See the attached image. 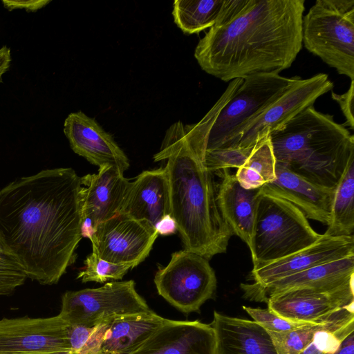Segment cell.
I'll return each mask as SVG.
<instances>
[{
    "label": "cell",
    "instance_id": "cell-1",
    "mask_svg": "<svg viewBox=\"0 0 354 354\" xmlns=\"http://www.w3.org/2000/svg\"><path fill=\"white\" fill-rule=\"evenodd\" d=\"M81 177L70 167L48 169L0 189V237L28 278L58 283L82 238Z\"/></svg>",
    "mask_w": 354,
    "mask_h": 354
},
{
    "label": "cell",
    "instance_id": "cell-2",
    "mask_svg": "<svg viewBox=\"0 0 354 354\" xmlns=\"http://www.w3.org/2000/svg\"><path fill=\"white\" fill-rule=\"evenodd\" d=\"M304 0H245L232 17L212 26L194 57L224 82L290 68L302 48Z\"/></svg>",
    "mask_w": 354,
    "mask_h": 354
},
{
    "label": "cell",
    "instance_id": "cell-3",
    "mask_svg": "<svg viewBox=\"0 0 354 354\" xmlns=\"http://www.w3.org/2000/svg\"><path fill=\"white\" fill-rule=\"evenodd\" d=\"M153 160H167L170 215L184 250L207 260L225 252L233 233L218 209L212 172L190 147L181 122L167 130Z\"/></svg>",
    "mask_w": 354,
    "mask_h": 354
},
{
    "label": "cell",
    "instance_id": "cell-4",
    "mask_svg": "<svg viewBox=\"0 0 354 354\" xmlns=\"http://www.w3.org/2000/svg\"><path fill=\"white\" fill-rule=\"evenodd\" d=\"M276 165L306 180L335 188L354 155V136L333 116L313 106L269 136Z\"/></svg>",
    "mask_w": 354,
    "mask_h": 354
},
{
    "label": "cell",
    "instance_id": "cell-5",
    "mask_svg": "<svg viewBox=\"0 0 354 354\" xmlns=\"http://www.w3.org/2000/svg\"><path fill=\"white\" fill-rule=\"evenodd\" d=\"M321 235L313 230L305 214L295 205L261 191L249 247L252 269L306 248Z\"/></svg>",
    "mask_w": 354,
    "mask_h": 354
},
{
    "label": "cell",
    "instance_id": "cell-6",
    "mask_svg": "<svg viewBox=\"0 0 354 354\" xmlns=\"http://www.w3.org/2000/svg\"><path fill=\"white\" fill-rule=\"evenodd\" d=\"M302 45L354 80V0H317L303 16Z\"/></svg>",
    "mask_w": 354,
    "mask_h": 354
},
{
    "label": "cell",
    "instance_id": "cell-7",
    "mask_svg": "<svg viewBox=\"0 0 354 354\" xmlns=\"http://www.w3.org/2000/svg\"><path fill=\"white\" fill-rule=\"evenodd\" d=\"M296 77L260 73L243 78L232 97L216 113L207 136L205 152L228 147L245 125L277 99Z\"/></svg>",
    "mask_w": 354,
    "mask_h": 354
},
{
    "label": "cell",
    "instance_id": "cell-8",
    "mask_svg": "<svg viewBox=\"0 0 354 354\" xmlns=\"http://www.w3.org/2000/svg\"><path fill=\"white\" fill-rule=\"evenodd\" d=\"M208 261L186 250L172 253L154 277L159 295L185 314L199 312L216 289V274Z\"/></svg>",
    "mask_w": 354,
    "mask_h": 354
},
{
    "label": "cell",
    "instance_id": "cell-9",
    "mask_svg": "<svg viewBox=\"0 0 354 354\" xmlns=\"http://www.w3.org/2000/svg\"><path fill=\"white\" fill-rule=\"evenodd\" d=\"M150 310L133 280L111 281L97 288L67 291L59 315L69 324L93 327L108 318Z\"/></svg>",
    "mask_w": 354,
    "mask_h": 354
},
{
    "label": "cell",
    "instance_id": "cell-10",
    "mask_svg": "<svg viewBox=\"0 0 354 354\" xmlns=\"http://www.w3.org/2000/svg\"><path fill=\"white\" fill-rule=\"evenodd\" d=\"M333 88L325 73L307 79L297 77L277 99L245 125L228 147H254Z\"/></svg>",
    "mask_w": 354,
    "mask_h": 354
},
{
    "label": "cell",
    "instance_id": "cell-11",
    "mask_svg": "<svg viewBox=\"0 0 354 354\" xmlns=\"http://www.w3.org/2000/svg\"><path fill=\"white\" fill-rule=\"evenodd\" d=\"M158 236L148 222L118 214L96 225L89 239L97 257L133 268L148 257Z\"/></svg>",
    "mask_w": 354,
    "mask_h": 354
},
{
    "label": "cell",
    "instance_id": "cell-12",
    "mask_svg": "<svg viewBox=\"0 0 354 354\" xmlns=\"http://www.w3.org/2000/svg\"><path fill=\"white\" fill-rule=\"evenodd\" d=\"M69 324L59 314L49 317L0 319V354H70Z\"/></svg>",
    "mask_w": 354,
    "mask_h": 354
},
{
    "label": "cell",
    "instance_id": "cell-13",
    "mask_svg": "<svg viewBox=\"0 0 354 354\" xmlns=\"http://www.w3.org/2000/svg\"><path fill=\"white\" fill-rule=\"evenodd\" d=\"M272 312L297 322L317 324L354 304L353 279L330 289H295L272 295L265 301Z\"/></svg>",
    "mask_w": 354,
    "mask_h": 354
},
{
    "label": "cell",
    "instance_id": "cell-14",
    "mask_svg": "<svg viewBox=\"0 0 354 354\" xmlns=\"http://www.w3.org/2000/svg\"><path fill=\"white\" fill-rule=\"evenodd\" d=\"M354 255V238L323 234L314 243L250 272L252 284L263 286L312 267Z\"/></svg>",
    "mask_w": 354,
    "mask_h": 354
},
{
    "label": "cell",
    "instance_id": "cell-15",
    "mask_svg": "<svg viewBox=\"0 0 354 354\" xmlns=\"http://www.w3.org/2000/svg\"><path fill=\"white\" fill-rule=\"evenodd\" d=\"M64 133L72 150L90 163L99 167L113 166L123 173L129 169V158L113 136L82 111L68 115Z\"/></svg>",
    "mask_w": 354,
    "mask_h": 354
},
{
    "label": "cell",
    "instance_id": "cell-16",
    "mask_svg": "<svg viewBox=\"0 0 354 354\" xmlns=\"http://www.w3.org/2000/svg\"><path fill=\"white\" fill-rule=\"evenodd\" d=\"M129 183L124 173L113 166L99 167L97 174L81 177L80 198L83 221H88L94 229L118 214Z\"/></svg>",
    "mask_w": 354,
    "mask_h": 354
},
{
    "label": "cell",
    "instance_id": "cell-17",
    "mask_svg": "<svg viewBox=\"0 0 354 354\" xmlns=\"http://www.w3.org/2000/svg\"><path fill=\"white\" fill-rule=\"evenodd\" d=\"M129 354H215L214 332L210 324L198 320L166 319Z\"/></svg>",
    "mask_w": 354,
    "mask_h": 354
},
{
    "label": "cell",
    "instance_id": "cell-18",
    "mask_svg": "<svg viewBox=\"0 0 354 354\" xmlns=\"http://www.w3.org/2000/svg\"><path fill=\"white\" fill-rule=\"evenodd\" d=\"M354 277V255L316 266L263 286L241 284L245 297L265 301L272 295L295 289H330L342 286Z\"/></svg>",
    "mask_w": 354,
    "mask_h": 354
},
{
    "label": "cell",
    "instance_id": "cell-19",
    "mask_svg": "<svg viewBox=\"0 0 354 354\" xmlns=\"http://www.w3.org/2000/svg\"><path fill=\"white\" fill-rule=\"evenodd\" d=\"M335 189L312 183L276 165L274 180L263 185L261 191L290 202L306 218L328 225Z\"/></svg>",
    "mask_w": 354,
    "mask_h": 354
},
{
    "label": "cell",
    "instance_id": "cell-20",
    "mask_svg": "<svg viewBox=\"0 0 354 354\" xmlns=\"http://www.w3.org/2000/svg\"><path fill=\"white\" fill-rule=\"evenodd\" d=\"M119 214L145 221L154 227L162 217L170 214L165 167L144 171L130 182Z\"/></svg>",
    "mask_w": 354,
    "mask_h": 354
},
{
    "label": "cell",
    "instance_id": "cell-21",
    "mask_svg": "<svg viewBox=\"0 0 354 354\" xmlns=\"http://www.w3.org/2000/svg\"><path fill=\"white\" fill-rule=\"evenodd\" d=\"M215 354H277L268 332L254 321L214 312Z\"/></svg>",
    "mask_w": 354,
    "mask_h": 354
},
{
    "label": "cell",
    "instance_id": "cell-22",
    "mask_svg": "<svg viewBox=\"0 0 354 354\" xmlns=\"http://www.w3.org/2000/svg\"><path fill=\"white\" fill-rule=\"evenodd\" d=\"M219 172L221 180L216 191L218 209L233 234L250 247L261 187L246 189L228 169Z\"/></svg>",
    "mask_w": 354,
    "mask_h": 354
},
{
    "label": "cell",
    "instance_id": "cell-23",
    "mask_svg": "<svg viewBox=\"0 0 354 354\" xmlns=\"http://www.w3.org/2000/svg\"><path fill=\"white\" fill-rule=\"evenodd\" d=\"M165 320L151 309L106 319L99 354H129Z\"/></svg>",
    "mask_w": 354,
    "mask_h": 354
},
{
    "label": "cell",
    "instance_id": "cell-24",
    "mask_svg": "<svg viewBox=\"0 0 354 354\" xmlns=\"http://www.w3.org/2000/svg\"><path fill=\"white\" fill-rule=\"evenodd\" d=\"M354 230V155L338 181L332 202L330 220L325 234L353 236Z\"/></svg>",
    "mask_w": 354,
    "mask_h": 354
},
{
    "label": "cell",
    "instance_id": "cell-25",
    "mask_svg": "<svg viewBox=\"0 0 354 354\" xmlns=\"http://www.w3.org/2000/svg\"><path fill=\"white\" fill-rule=\"evenodd\" d=\"M225 0H176L172 15L174 22L188 35L213 26L219 17Z\"/></svg>",
    "mask_w": 354,
    "mask_h": 354
},
{
    "label": "cell",
    "instance_id": "cell-26",
    "mask_svg": "<svg viewBox=\"0 0 354 354\" xmlns=\"http://www.w3.org/2000/svg\"><path fill=\"white\" fill-rule=\"evenodd\" d=\"M275 158L269 138L258 142L235 178L246 189H257L275 178Z\"/></svg>",
    "mask_w": 354,
    "mask_h": 354
},
{
    "label": "cell",
    "instance_id": "cell-27",
    "mask_svg": "<svg viewBox=\"0 0 354 354\" xmlns=\"http://www.w3.org/2000/svg\"><path fill=\"white\" fill-rule=\"evenodd\" d=\"M342 310L335 313L327 320L320 323L309 324L288 331H268L277 353H301L313 342L315 333L324 328Z\"/></svg>",
    "mask_w": 354,
    "mask_h": 354
},
{
    "label": "cell",
    "instance_id": "cell-28",
    "mask_svg": "<svg viewBox=\"0 0 354 354\" xmlns=\"http://www.w3.org/2000/svg\"><path fill=\"white\" fill-rule=\"evenodd\" d=\"M105 321L93 327L69 324L67 342L70 354H99Z\"/></svg>",
    "mask_w": 354,
    "mask_h": 354
},
{
    "label": "cell",
    "instance_id": "cell-29",
    "mask_svg": "<svg viewBox=\"0 0 354 354\" xmlns=\"http://www.w3.org/2000/svg\"><path fill=\"white\" fill-rule=\"evenodd\" d=\"M84 266L77 277L82 283H104L109 280L122 279L128 270L133 268L131 265L109 262L93 252L86 258Z\"/></svg>",
    "mask_w": 354,
    "mask_h": 354
},
{
    "label": "cell",
    "instance_id": "cell-30",
    "mask_svg": "<svg viewBox=\"0 0 354 354\" xmlns=\"http://www.w3.org/2000/svg\"><path fill=\"white\" fill-rule=\"evenodd\" d=\"M27 278L23 268L0 237V296L11 295Z\"/></svg>",
    "mask_w": 354,
    "mask_h": 354
},
{
    "label": "cell",
    "instance_id": "cell-31",
    "mask_svg": "<svg viewBox=\"0 0 354 354\" xmlns=\"http://www.w3.org/2000/svg\"><path fill=\"white\" fill-rule=\"evenodd\" d=\"M254 148L227 147L207 151L203 162L212 173L230 168L238 169L244 164Z\"/></svg>",
    "mask_w": 354,
    "mask_h": 354
},
{
    "label": "cell",
    "instance_id": "cell-32",
    "mask_svg": "<svg viewBox=\"0 0 354 354\" xmlns=\"http://www.w3.org/2000/svg\"><path fill=\"white\" fill-rule=\"evenodd\" d=\"M243 309L267 331L283 332L312 323L293 321L284 318L268 308L243 306Z\"/></svg>",
    "mask_w": 354,
    "mask_h": 354
},
{
    "label": "cell",
    "instance_id": "cell-33",
    "mask_svg": "<svg viewBox=\"0 0 354 354\" xmlns=\"http://www.w3.org/2000/svg\"><path fill=\"white\" fill-rule=\"evenodd\" d=\"M331 97L339 104L340 109L346 118V124L353 129L354 80H351L350 86L345 93L342 94H337L334 91H332Z\"/></svg>",
    "mask_w": 354,
    "mask_h": 354
},
{
    "label": "cell",
    "instance_id": "cell-34",
    "mask_svg": "<svg viewBox=\"0 0 354 354\" xmlns=\"http://www.w3.org/2000/svg\"><path fill=\"white\" fill-rule=\"evenodd\" d=\"M51 1L50 0H29V1H8L3 0V6L8 10L15 9H25L26 12H36L44 8Z\"/></svg>",
    "mask_w": 354,
    "mask_h": 354
},
{
    "label": "cell",
    "instance_id": "cell-35",
    "mask_svg": "<svg viewBox=\"0 0 354 354\" xmlns=\"http://www.w3.org/2000/svg\"><path fill=\"white\" fill-rule=\"evenodd\" d=\"M155 228L158 234L167 236L177 231L176 223L170 214L162 217L156 225Z\"/></svg>",
    "mask_w": 354,
    "mask_h": 354
},
{
    "label": "cell",
    "instance_id": "cell-36",
    "mask_svg": "<svg viewBox=\"0 0 354 354\" xmlns=\"http://www.w3.org/2000/svg\"><path fill=\"white\" fill-rule=\"evenodd\" d=\"M11 60L10 48L3 46L0 48V83L3 82L2 75L10 68Z\"/></svg>",
    "mask_w": 354,
    "mask_h": 354
},
{
    "label": "cell",
    "instance_id": "cell-37",
    "mask_svg": "<svg viewBox=\"0 0 354 354\" xmlns=\"http://www.w3.org/2000/svg\"><path fill=\"white\" fill-rule=\"evenodd\" d=\"M333 354H354V332L349 334Z\"/></svg>",
    "mask_w": 354,
    "mask_h": 354
}]
</instances>
